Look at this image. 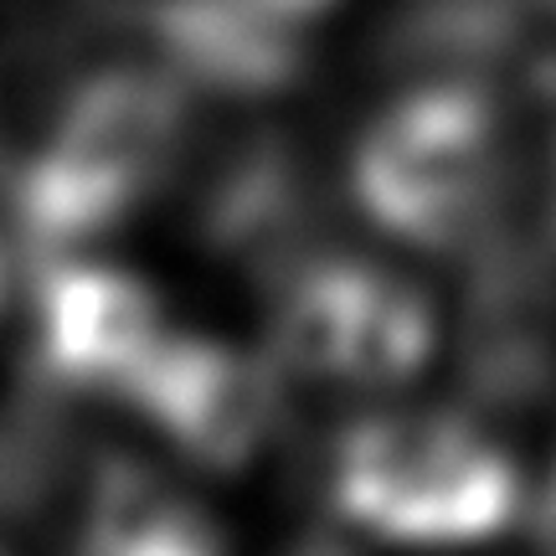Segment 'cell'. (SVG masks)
<instances>
[{"label": "cell", "instance_id": "1", "mask_svg": "<svg viewBox=\"0 0 556 556\" xmlns=\"http://www.w3.org/2000/svg\"><path fill=\"white\" fill-rule=\"evenodd\" d=\"M345 505L377 531L417 541L475 536L510 510L505 458L458 417L397 413L351 438L340 469Z\"/></svg>", "mask_w": 556, "mask_h": 556}, {"label": "cell", "instance_id": "2", "mask_svg": "<svg viewBox=\"0 0 556 556\" xmlns=\"http://www.w3.org/2000/svg\"><path fill=\"white\" fill-rule=\"evenodd\" d=\"M278 336L309 371L381 381L417 361L428 319L422 304L377 268H325L289 294Z\"/></svg>", "mask_w": 556, "mask_h": 556}, {"label": "cell", "instance_id": "3", "mask_svg": "<svg viewBox=\"0 0 556 556\" xmlns=\"http://www.w3.org/2000/svg\"><path fill=\"white\" fill-rule=\"evenodd\" d=\"M490 139L469 114L402 124L371 155V206L402 232H454L490 201Z\"/></svg>", "mask_w": 556, "mask_h": 556}, {"label": "cell", "instance_id": "4", "mask_svg": "<svg viewBox=\"0 0 556 556\" xmlns=\"http://www.w3.org/2000/svg\"><path fill=\"white\" fill-rule=\"evenodd\" d=\"M139 392L150 397V413L180 438V448L232 464L263 433H268V381L253 361L217 351V345H160V356L144 366Z\"/></svg>", "mask_w": 556, "mask_h": 556}, {"label": "cell", "instance_id": "5", "mask_svg": "<svg viewBox=\"0 0 556 556\" xmlns=\"http://www.w3.org/2000/svg\"><path fill=\"white\" fill-rule=\"evenodd\" d=\"M47 345L73 377L139 387L165 340L139 283L119 274H67L47 299Z\"/></svg>", "mask_w": 556, "mask_h": 556}, {"label": "cell", "instance_id": "6", "mask_svg": "<svg viewBox=\"0 0 556 556\" xmlns=\"http://www.w3.org/2000/svg\"><path fill=\"white\" fill-rule=\"evenodd\" d=\"M88 556H217V531L170 479L119 469L93 495Z\"/></svg>", "mask_w": 556, "mask_h": 556}, {"label": "cell", "instance_id": "7", "mask_svg": "<svg viewBox=\"0 0 556 556\" xmlns=\"http://www.w3.org/2000/svg\"><path fill=\"white\" fill-rule=\"evenodd\" d=\"M541 541H546V556H556V484L546 495V510H541Z\"/></svg>", "mask_w": 556, "mask_h": 556}, {"label": "cell", "instance_id": "8", "mask_svg": "<svg viewBox=\"0 0 556 556\" xmlns=\"http://www.w3.org/2000/svg\"><path fill=\"white\" fill-rule=\"evenodd\" d=\"M299 556H330V552H299Z\"/></svg>", "mask_w": 556, "mask_h": 556}]
</instances>
